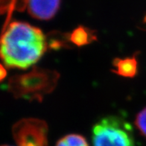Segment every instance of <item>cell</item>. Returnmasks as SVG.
I'll return each mask as SVG.
<instances>
[{
	"instance_id": "cell-9",
	"label": "cell",
	"mask_w": 146,
	"mask_h": 146,
	"mask_svg": "<svg viewBox=\"0 0 146 146\" xmlns=\"http://www.w3.org/2000/svg\"><path fill=\"white\" fill-rule=\"evenodd\" d=\"M56 146H89L86 139L79 134H69L61 138Z\"/></svg>"
},
{
	"instance_id": "cell-1",
	"label": "cell",
	"mask_w": 146,
	"mask_h": 146,
	"mask_svg": "<svg viewBox=\"0 0 146 146\" xmlns=\"http://www.w3.org/2000/svg\"><path fill=\"white\" fill-rule=\"evenodd\" d=\"M48 47L40 29L24 22L10 23L1 40V58L6 66L25 69L36 64Z\"/></svg>"
},
{
	"instance_id": "cell-12",
	"label": "cell",
	"mask_w": 146,
	"mask_h": 146,
	"mask_svg": "<svg viewBox=\"0 0 146 146\" xmlns=\"http://www.w3.org/2000/svg\"><path fill=\"white\" fill-rule=\"evenodd\" d=\"M1 67H2V72H1V73H2V74H1V79H2V80H3V78H4L5 76V75H6V71L4 69V68H3V66H2V65L1 66Z\"/></svg>"
},
{
	"instance_id": "cell-11",
	"label": "cell",
	"mask_w": 146,
	"mask_h": 146,
	"mask_svg": "<svg viewBox=\"0 0 146 146\" xmlns=\"http://www.w3.org/2000/svg\"><path fill=\"white\" fill-rule=\"evenodd\" d=\"M135 124L142 134L146 137V108L139 112L137 115Z\"/></svg>"
},
{
	"instance_id": "cell-10",
	"label": "cell",
	"mask_w": 146,
	"mask_h": 146,
	"mask_svg": "<svg viewBox=\"0 0 146 146\" xmlns=\"http://www.w3.org/2000/svg\"><path fill=\"white\" fill-rule=\"evenodd\" d=\"M52 38L49 39L48 46L51 48H60V47L67 46V42L69 41V35H51Z\"/></svg>"
},
{
	"instance_id": "cell-2",
	"label": "cell",
	"mask_w": 146,
	"mask_h": 146,
	"mask_svg": "<svg viewBox=\"0 0 146 146\" xmlns=\"http://www.w3.org/2000/svg\"><path fill=\"white\" fill-rule=\"evenodd\" d=\"M59 78L56 71L35 67L30 72L11 78L8 88L17 98L42 101L46 95L54 90Z\"/></svg>"
},
{
	"instance_id": "cell-6",
	"label": "cell",
	"mask_w": 146,
	"mask_h": 146,
	"mask_svg": "<svg viewBox=\"0 0 146 146\" xmlns=\"http://www.w3.org/2000/svg\"><path fill=\"white\" fill-rule=\"evenodd\" d=\"M115 69L113 72L126 78H133L137 75L138 70L137 60L134 56L132 58H115L113 62Z\"/></svg>"
},
{
	"instance_id": "cell-4",
	"label": "cell",
	"mask_w": 146,
	"mask_h": 146,
	"mask_svg": "<svg viewBox=\"0 0 146 146\" xmlns=\"http://www.w3.org/2000/svg\"><path fill=\"white\" fill-rule=\"evenodd\" d=\"M18 146H48V125L38 119H23L12 127Z\"/></svg>"
},
{
	"instance_id": "cell-7",
	"label": "cell",
	"mask_w": 146,
	"mask_h": 146,
	"mask_svg": "<svg viewBox=\"0 0 146 146\" xmlns=\"http://www.w3.org/2000/svg\"><path fill=\"white\" fill-rule=\"evenodd\" d=\"M69 41L78 46L88 45L96 40V32L84 26H78L69 35Z\"/></svg>"
},
{
	"instance_id": "cell-3",
	"label": "cell",
	"mask_w": 146,
	"mask_h": 146,
	"mask_svg": "<svg viewBox=\"0 0 146 146\" xmlns=\"http://www.w3.org/2000/svg\"><path fill=\"white\" fill-rule=\"evenodd\" d=\"M92 139L93 146H135L131 124L115 115L104 117L95 124Z\"/></svg>"
},
{
	"instance_id": "cell-13",
	"label": "cell",
	"mask_w": 146,
	"mask_h": 146,
	"mask_svg": "<svg viewBox=\"0 0 146 146\" xmlns=\"http://www.w3.org/2000/svg\"><path fill=\"white\" fill-rule=\"evenodd\" d=\"M145 23H146V16H145Z\"/></svg>"
},
{
	"instance_id": "cell-8",
	"label": "cell",
	"mask_w": 146,
	"mask_h": 146,
	"mask_svg": "<svg viewBox=\"0 0 146 146\" xmlns=\"http://www.w3.org/2000/svg\"><path fill=\"white\" fill-rule=\"evenodd\" d=\"M27 0H1V11L5 14L6 21L5 26L9 24V20L14 11H23L26 8Z\"/></svg>"
},
{
	"instance_id": "cell-5",
	"label": "cell",
	"mask_w": 146,
	"mask_h": 146,
	"mask_svg": "<svg viewBox=\"0 0 146 146\" xmlns=\"http://www.w3.org/2000/svg\"><path fill=\"white\" fill-rule=\"evenodd\" d=\"M61 0H27L26 8L29 14L40 20H48L55 16Z\"/></svg>"
},
{
	"instance_id": "cell-14",
	"label": "cell",
	"mask_w": 146,
	"mask_h": 146,
	"mask_svg": "<svg viewBox=\"0 0 146 146\" xmlns=\"http://www.w3.org/2000/svg\"><path fill=\"white\" fill-rule=\"evenodd\" d=\"M2 146H10V145H2Z\"/></svg>"
}]
</instances>
